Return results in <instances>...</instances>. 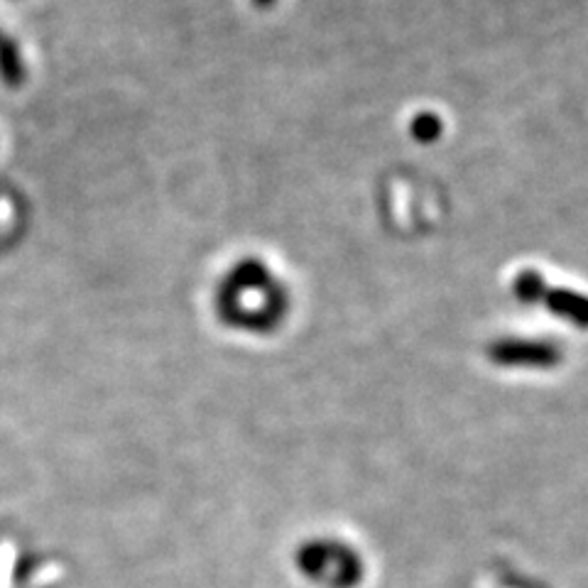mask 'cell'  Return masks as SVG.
Wrapping results in <instances>:
<instances>
[{"label": "cell", "mask_w": 588, "mask_h": 588, "mask_svg": "<svg viewBox=\"0 0 588 588\" xmlns=\"http://www.w3.org/2000/svg\"><path fill=\"white\" fill-rule=\"evenodd\" d=\"M488 356L500 366H554L562 353L554 343L527 341V339H503L488 348Z\"/></svg>", "instance_id": "cell-1"}, {"label": "cell", "mask_w": 588, "mask_h": 588, "mask_svg": "<svg viewBox=\"0 0 588 588\" xmlns=\"http://www.w3.org/2000/svg\"><path fill=\"white\" fill-rule=\"evenodd\" d=\"M542 304L557 319L569 321L579 329H588V294L566 290V287H549Z\"/></svg>", "instance_id": "cell-2"}, {"label": "cell", "mask_w": 588, "mask_h": 588, "mask_svg": "<svg viewBox=\"0 0 588 588\" xmlns=\"http://www.w3.org/2000/svg\"><path fill=\"white\" fill-rule=\"evenodd\" d=\"M0 81L8 89H20L25 81V62L18 45L0 32Z\"/></svg>", "instance_id": "cell-3"}, {"label": "cell", "mask_w": 588, "mask_h": 588, "mask_svg": "<svg viewBox=\"0 0 588 588\" xmlns=\"http://www.w3.org/2000/svg\"><path fill=\"white\" fill-rule=\"evenodd\" d=\"M547 290L549 287L539 270H522L513 282L515 297L520 299L522 304H539L544 299V294H547Z\"/></svg>", "instance_id": "cell-4"}, {"label": "cell", "mask_w": 588, "mask_h": 588, "mask_svg": "<svg viewBox=\"0 0 588 588\" xmlns=\"http://www.w3.org/2000/svg\"><path fill=\"white\" fill-rule=\"evenodd\" d=\"M410 133H412V138L422 145L437 143V140L441 138V133H444V123H441V118L437 116V113L422 111L412 118Z\"/></svg>", "instance_id": "cell-5"}, {"label": "cell", "mask_w": 588, "mask_h": 588, "mask_svg": "<svg viewBox=\"0 0 588 588\" xmlns=\"http://www.w3.org/2000/svg\"><path fill=\"white\" fill-rule=\"evenodd\" d=\"M255 5H258V8H270L272 3H275V0H253Z\"/></svg>", "instance_id": "cell-6"}]
</instances>
